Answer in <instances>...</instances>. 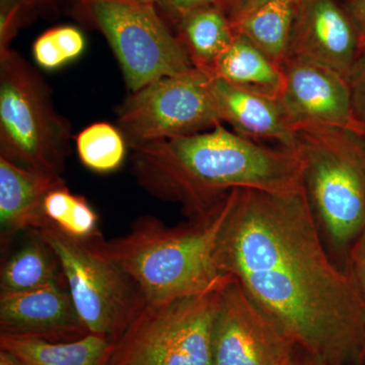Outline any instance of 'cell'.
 Instances as JSON below:
<instances>
[{
	"instance_id": "6da1fadb",
	"label": "cell",
	"mask_w": 365,
	"mask_h": 365,
	"mask_svg": "<svg viewBox=\"0 0 365 365\" xmlns=\"http://www.w3.org/2000/svg\"><path fill=\"white\" fill-rule=\"evenodd\" d=\"M216 259L297 347L328 365L360 364L365 297L326 253L304 190L237 189Z\"/></svg>"
},
{
	"instance_id": "7a4b0ae2",
	"label": "cell",
	"mask_w": 365,
	"mask_h": 365,
	"mask_svg": "<svg viewBox=\"0 0 365 365\" xmlns=\"http://www.w3.org/2000/svg\"><path fill=\"white\" fill-rule=\"evenodd\" d=\"M140 186L181 203L190 218L209 212L230 191H304V163L297 150L272 148L218 124L210 130L134 148Z\"/></svg>"
},
{
	"instance_id": "3957f363",
	"label": "cell",
	"mask_w": 365,
	"mask_h": 365,
	"mask_svg": "<svg viewBox=\"0 0 365 365\" xmlns=\"http://www.w3.org/2000/svg\"><path fill=\"white\" fill-rule=\"evenodd\" d=\"M237 190L209 212L176 227L146 216L123 237L107 241L98 235L85 241L128 274L150 304L201 294L227 276L218 269L216 251Z\"/></svg>"
},
{
	"instance_id": "277c9868",
	"label": "cell",
	"mask_w": 365,
	"mask_h": 365,
	"mask_svg": "<svg viewBox=\"0 0 365 365\" xmlns=\"http://www.w3.org/2000/svg\"><path fill=\"white\" fill-rule=\"evenodd\" d=\"M71 127L42 76L14 50L0 54V157L26 170L60 175Z\"/></svg>"
},
{
	"instance_id": "5b68a950",
	"label": "cell",
	"mask_w": 365,
	"mask_h": 365,
	"mask_svg": "<svg viewBox=\"0 0 365 365\" xmlns=\"http://www.w3.org/2000/svg\"><path fill=\"white\" fill-rule=\"evenodd\" d=\"M304 192L336 246L352 245L365 223V139L334 127L297 131Z\"/></svg>"
},
{
	"instance_id": "8992f818",
	"label": "cell",
	"mask_w": 365,
	"mask_h": 365,
	"mask_svg": "<svg viewBox=\"0 0 365 365\" xmlns=\"http://www.w3.org/2000/svg\"><path fill=\"white\" fill-rule=\"evenodd\" d=\"M223 280L201 294L146 302L115 343L108 365H212L213 325Z\"/></svg>"
},
{
	"instance_id": "52a82bcc",
	"label": "cell",
	"mask_w": 365,
	"mask_h": 365,
	"mask_svg": "<svg viewBox=\"0 0 365 365\" xmlns=\"http://www.w3.org/2000/svg\"><path fill=\"white\" fill-rule=\"evenodd\" d=\"M32 232L56 255L76 313L88 332L116 343L148 302L135 281L86 241L69 237L54 225Z\"/></svg>"
},
{
	"instance_id": "ba28073f",
	"label": "cell",
	"mask_w": 365,
	"mask_h": 365,
	"mask_svg": "<svg viewBox=\"0 0 365 365\" xmlns=\"http://www.w3.org/2000/svg\"><path fill=\"white\" fill-rule=\"evenodd\" d=\"M76 14L105 36L134 93L194 68L181 41L155 6L124 0H78Z\"/></svg>"
},
{
	"instance_id": "9c48e42d",
	"label": "cell",
	"mask_w": 365,
	"mask_h": 365,
	"mask_svg": "<svg viewBox=\"0 0 365 365\" xmlns=\"http://www.w3.org/2000/svg\"><path fill=\"white\" fill-rule=\"evenodd\" d=\"M222 124L211 76L199 69L168 76L131 93L118 110L117 128L131 150L192 135Z\"/></svg>"
},
{
	"instance_id": "30bf717a",
	"label": "cell",
	"mask_w": 365,
	"mask_h": 365,
	"mask_svg": "<svg viewBox=\"0 0 365 365\" xmlns=\"http://www.w3.org/2000/svg\"><path fill=\"white\" fill-rule=\"evenodd\" d=\"M297 346L235 278L220 290L212 332V365H289Z\"/></svg>"
},
{
	"instance_id": "8fae6325",
	"label": "cell",
	"mask_w": 365,
	"mask_h": 365,
	"mask_svg": "<svg viewBox=\"0 0 365 365\" xmlns=\"http://www.w3.org/2000/svg\"><path fill=\"white\" fill-rule=\"evenodd\" d=\"M282 69L285 81L279 102L295 132L306 127H334L362 137L344 76L289 57Z\"/></svg>"
},
{
	"instance_id": "7c38bea8",
	"label": "cell",
	"mask_w": 365,
	"mask_h": 365,
	"mask_svg": "<svg viewBox=\"0 0 365 365\" xmlns=\"http://www.w3.org/2000/svg\"><path fill=\"white\" fill-rule=\"evenodd\" d=\"M359 30L335 0H297L287 58L349 76L360 51Z\"/></svg>"
},
{
	"instance_id": "4fadbf2b",
	"label": "cell",
	"mask_w": 365,
	"mask_h": 365,
	"mask_svg": "<svg viewBox=\"0 0 365 365\" xmlns=\"http://www.w3.org/2000/svg\"><path fill=\"white\" fill-rule=\"evenodd\" d=\"M66 281L21 292H0V334L52 342L78 340L88 332Z\"/></svg>"
},
{
	"instance_id": "5bb4252c",
	"label": "cell",
	"mask_w": 365,
	"mask_h": 365,
	"mask_svg": "<svg viewBox=\"0 0 365 365\" xmlns=\"http://www.w3.org/2000/svg\"><path fill=\"white\" fill-rule=\"evenodd\" d=\"M66 185L60 175L26 170L0 157V225L2 244L24 230L52 225L44 213L46 196Z\"/></svg>"
},
{
	"instance_id": "9a60e30c",
	"label": "cell",
	"mask_w": 365,
	"mask_h": 365,
	"mask_svg": "<svg viewBox=\"0 0 365 365\" xmlns=\"http://www.w3.org/2000/svg\"><path fill=\"white\" fill-rule=\"evenodd\" d=\"M211 88L222 123L230 124L242 136L270 139L295 150L297 132L279 100L250 93L212 76Z\"/></svg>"
},
{
	"instance_id": "2e32d148",
	"label": "cell",
	"mask_w": 365,
	"mask_h": 365,
	"mask_svg": "<svg viewBox=\"0 0 365 365\" xmlns=\"http://www.w3.org/2000/svg\"><path fill=\"white\" fill-rule=\"evenodd\" d=\"M294 9V0H249L228 19L235 35L282 66L289 50Z\"/></svg>"
},
{
	"instance_id": "e0dca14e",
	"label": "cell",
	"mask_w": 365,
	"mask_h": 365,
	"mask_svg": "<svg viewBox=\"0 0 365 365\" xmlns=\"http://www.w3.org/2000/svg\"><path fill=\"white\" fill-rule=\"evenodd\" d=\"M114 347L111 339L97 334L66 342L0 334V350L24 365H108Z\"/></svg>"
},
{
	"instance_id": "ac0fdd59",
	"label": "cell",
	"mask_w": 365,
	"mask_h": 365,
	"mask_svg": "<svg viewBox=\"0 0 365 365\" xmlns=\"http://www.w3.org/2000/svg\"><path fill=\"white\" fill-rule=\"evenodd\" d=\"M209 76L263 97L280 100L284 88L282 66L266 56L248 40L235 35Z\"/></svg>"
},
{
	"instance_id": "d6986e66",
	"label": "cell",
	"mask_w": 365,
	"mask_h": 365,
	"mask_svg": "<svg viewBox=\"0 0 365 365\" xmlns=\"http://www.w3.org/2000/svg\"><path fill=\"white\" fill-rule=\"evenodd\" d=\"M176 28L177 37L188 53L193 67L207 74L235 37L230 19L215 6L187 14Z\"/></svg>"
},
{
	"instance_id": "ffe728a7",
	"label": "cell",
	"mask_w": 365,
	"mask_h": 365,
	"mask_svg": "<svg viewBox=\"0 0 365 365\" xmlns=\"http://www.w3.org/2000/svg\"><path fill=\"white\" fill-rule=\"evenodd\" d=\"M30 241L4 262L0 272L1 292H21L62 282L63 273L56 255L35 232Z\"/></svg>"
},
{
	"instance_id": "44dd1931",
	"label": "cell",
	"mask_w": 365,
	"mask_h": 365,
	"mask_svg": "<svg viewBox=\"0 0 365 365\" xmlns=\"http://www.w3.org/2000/svg\"><path fill=\"white\" fill-rule=\"evenodd\" d=\"M76 144L83 165L101 174L120 169L128 148L121 131L106 122L86 127L76 137Z\"/></svg>"
},
{
	"instance_id": "7402d4cb",
	"label": "cell",
	"mask_w": 365,
	"mask_h": 365,
	"mask_svg": "<svg viewBox=\"0 0 365 365\" xmlns=\"http://www.w3.org/2000/svg\"><path fill=\"white\" fill-rule=\"evenodd\" d=\"M44 213L52 225L74 239L85 241L98 235L97 213L85 197L72 193L66 185L46 196Z\"/></svg>"
},
{
	"instance_id": "603a6c76",
	"label": "cell",
	"mask_w": 365,
	"mask_h": 365,
	"mask_svg": "<svg viewBox=\"0 0 365 365\" xmlns=\"http://www.w3.org/2000/svg\"><path fill=\"white\" fill-rule=\"evenodd\" d=\"M86 50V38L76 26H60L46 31L33 45L36 63L55 71L78 59Z\"/></svg>"
},
{
	"instance_id": "cb8c5ba5",
	"label": "cell",
	"mask_w": 365,
	"mask_h": 365,
	"mask_svg": "<svg viewBox=\"0 0 365 365\" xmlns=\"http://www.w3.org/2000/svg\"><path fill=\"white\" fill-rule=\"evenodd\" d=\"M353 116L365 139V47L360 48L347 78Z\"/></svg>"
},
{
	"instance_id": "d4e9b609",
	"label": "cell",
	"mask_w": 365,
	"mask_h": 365,
	"mask_svg": "<svg viewBox=\"0 0 365 365\" xmlns=\"http://www.w3.org/2000/svg\"><path fill=\"white\" fill-rule=\"evenodd\" d=\"M20 0H0V54L11 49V42L23 23L28 11Z\"/></svg>"
},
{
	"instance_id": "484cf974",
	"label": "cell",
	"mask_w": 365,
	"mask_h": 365,
	"mask_svg": "<svg viewBox=\"0 0 365 365\" xmlns=\"http://www.w3.org/2000/svg\"><path fill=\"white\" fill-rule=\"evenodd\" d=\"M215 6L213 0H157L158 13L165 23L176 26L187 14L197 9Z\"/></svg>"
},
{
	"instance_id": "4316f807",
	"label": "cell",
	"mask_w": 365,
	"mask_h": 365,
	"mask_svg": "<svg viewBox=\"0 0 365 365\" xmlns=\"http://www.w3.org/2000/svg\"><path fill=\"white\" fill-rule=\"evenodd\" d=\"M349 273L365 297V223L352 244Z\"/></svg>"
},
{
	"instance_id": "83f0119b",
	"label": "cell",
	"mask_w": 365,
	"mask_h": 365,
	"mask_svg": "<svg viewBox=\"0 0 365 365\" xmlns=\"http://www.w3.org/2000/svg\"><path fill=\"white\" fill-rule=\"evenodd\" d=\"M346 11L351 16L361 41L365 39V0H347ZM361 43V42H360Z\"/></svg>"
},
{
	"instance_id": "f1b7e54d",
	"label": "cell",
	"mask_w": 365,
	"mask_h": 365,
	"mask_svg": "<svg viewBox=\"0 0 365 365\" xmlns=\"http://www.w3.org/2000/svg\"><path fill=\"white\" fill-rule=\"evenodd\" d=\"M289 365H328L323 359L312 354V353L302 349V348H295L294 356Z\"/></svg>"
},
{
	"instance_id": "f546056e",
	"label": "cell",
	"mask_w": 365,
	"mask_h": 365,
	"mask_svg": "<svg viewBox=\"0 0 365 365\" xmlns=\"http://www.w3.org/2000/svg\"><path fill=\"white\" fill-rule=\"evenodd\" d=\"M248 1L249 0H213V4L227 16H230Z\"/></svg>"
},
{
	"instance_id": "4dcf8cb0",
	"label": "cell",
	"mask_w": 365,
	"mask_h": 365,
	"mask_svg": "<svg viewBox=\"0 0 365 365\" xmlns=\"http://www.w3.org/2000/svg\"><path fill=\"white\" fill-rule=\"evenodd\" d=\"M0 365H24L9 352L0 350Z\"/></svg>"
},
{
	"instance_id": "1f68e13d",
	"label": "cell",
	"mask_w": 365,
	"mask_h": 365,
	"mask_svg": "<svg viewBox=\"0 0 365 365\" xmlns=\"http://www.w3.org/2000/svg\"><path fill=\"white\" fill-rule=\"evenodd\" d=\"M30 9H37L39 7H46L52 4L53 0H20Z\"/></svg>"
},
{
	"instance_id": "d6a6232c",
	"label": "cell",
	"mask_w": 365,
	"mask_h": 365,
	"mask_svg": "<svg viewBox=\"0 0 365 365\" xmlns=\"http://www.w3.org/2000/svg\"><path fill=\"white\" fill-rule=\"evenodd\" d=\"M81 1V0H79ZM124 1L135 2V4H145V6H155L157 0H124Z\"/></svg>"
},
{
	"instance_id": "836d02e7",
	"label": "cell",
	"mask_w": 365,
	"mask_h": 365,
	"mask_svg": "<svg viewBox=\"0 0 365 365\" xmlns=\"http://www.w3.org/2000/svg\"><path fill=\"white\" fill-rule=\"evenodd\" d=\"M360 364H365V341L364 347H362L361 354H360Z\"/></svg>"
},
{
	"instance_id": "e575fe53",
	"label": "cell",
	"mask_w": 365,
	"mask_h": 365,
	"mask_svg": "<svg viewBox=\"0 0 365 365\" xmlns=\"http://www.w3.org/2000/svg\"><path fill=\"white\" fill-rule=\"evenodd\" d=\"M365 47V39L361 41V43H360V48Z\"/></svg>"
},
{
	"instance_id": "d590c367",
	"label": "cell",
	"mask_w": 365,
	"mask_h": 365,
	"mask_svg": "<svg viewBox=\"0 0 365 365\" xmlns=\"http://www.w3.org/2000/svg\"><path fill=\"white\" fill-rule=\"evenodd\" d=\"M294 2H297V0H294Z\"/></svg>"
}]
</instances>
